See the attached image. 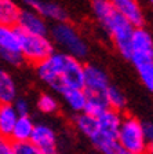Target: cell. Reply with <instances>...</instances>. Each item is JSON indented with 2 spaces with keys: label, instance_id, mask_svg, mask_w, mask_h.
I'll return each mask as SVG.
<instances>
[{
  "label": "cell",
  "instance_id": "obj_1",
  "mask_svg": "<svg viewBox=\"0 0 153 154\" xmlns=\"http://www.w3.org/2000/svg\"><path fill=\"white\" fill-rule=\"evenodd\" d=\"M39 79L58 94L66 90H84V65L62 51H54L36 66Z\"/></svg>",
  "mask_w": 153,
  "mask_h": 154
},
{
  "label": "cell",
  "instance_id": "obj_2",
  "mask_svg": "<svg viewBox=\"0 0 153 154\" xmlns=\"http://www.w3.org/2000/svg\"><path fill=\"white\" fill-rule=\"evenodd\" d=\"M91 10L102 29L112 38L117 52L130 61L132 57L131 37L135 28L116 11L112 0H93Z\"/></svg>",
  "mask_w": 153,
  "mask_h": 154
},
{
  "label": "cell",
  "instance_id": "obj_3",
  "mask_svg": "<svg viewBox=\"0 0 153 154\" xmlns=\"http://www.w3.org/2000/svg\"><path fill=\"white\" fill-rule=\"evenodd\" d=\"M48 36L53 40L54 45L61 48V51L76 58L79 61L84 59L88 55L90 47L87 42L83 38V36L80 35L79 30L68 21L54 23V26L50 28V35Z\"/></svg>",
  "mask_w": 153,
  "mask_h": 154
},
{
  "label": "cell",
  "instance_id": "obj_4",
  "mask_svg": "<svg viewBox=\"0 0 153 154\" xmlns=\"http://www.w3.org/2000/svg\"><path fill=\"white\" fill-rule=\"evenodd\" d=\"M117 142L123 150L130 154H146L148 143L144 135L142 121L132 114L123 116L120 129L117 134Z\"/></svg>",
  "mask_w": 153,
  "mask_h": 154
},
{
  "label": "cell",
  "instance_id": "obj_5",
  "mask_svg": "<svg viewBox=\"0 0 153 154\" xmlns=\"http://www.w3.org/2000/svg\"><path fill=\"white\" fill-rule=\"evenodd\" d=\"M55 51L50 36H32L21 32V54L24 62L37 66Z\"/></svg>",
  "mask_w": 153,
  "mask_h": 154
},
{
  "label": "cell",
  "instance_id": "obj_6",
  "mask_svg": "<svg viewBox=\"0 0 153 154\" xmlns=\"http://www.w3.org/2000/svg\"><path fill=\"white\" fill-rule=\"evenodd\" d=\"M0 59L11 66L24 63L21 54V30L17 26H0Z\"/></svg>",
  "mask_w": 153,
  "mask_h": 154
},
{
  "label": "cell",
  "instance_id": "obj_7",
  "mask_svg": "<svg viewBox=\"0 0 153 154\" xmlns=\"http://www.w3.org/2000/svg\"><path fill=\"white\" fill-rule=\"evenodd\" d=\"M109 85V76L102 67L94 63L84 65V91L87 95H105Z\"/></svg>",
  "mask_w": 153,
  "mask_h": 154
},
{
  "label": "cell",
  "instance_id": "obj_8",
  "mask_svg": "<svg viewBox=\"0 0 153 154\" xmlns=\"http://www.w3.org/2000/svg\"><path fill=\"white\" fill-rule=\"evenodd\" d=\"M30 143L35 144L43 154H59L57 134L50 125L36 124L33 129Z\"/></svg>",
  "mask_w": 153,
  "mask_h": 154
},
{
  "label": "cell",
  "instance_id": "obj_9",
  "mask_svg": "<svg viewBox=\"0 0 153 154\" xmlns=\"http://www.w3.org/2000/svg\"><path fill=\"white\" fill-rule=\"evenodd\" d=\"M17 28L25 35L32 36H48L50 35V28L44 18L39 15L37 13L29 8H24L21 11Z\"/></svg>",
  "mask_w": 153,
  "mask_h": 154
},
{
  "label": "cell",
  "instance_id": "obj_10",
  "mask_svg": "<svg viewBox=\"0 0 153 154\" xmlns=\"http://www.w3.org/2000/svg\"><path fill=\"white\" fill-rule=\"evenodd\" d=\"M24 3H25L26 8L37 13L46 21H54L55 23L68 21L66 10L58 3L44 2V0H24Z\"/></svg>",
  "mask_w": 153,
  "mask_h": 154
},
{
  "label": "cell",
  "instance_id": "obj_11",
  "mask_svg": "<svg viewBox=\"0 0 153 154\" xmlns=\"http://www.w3.org/2000/svg\"><path fill=\"white\" fill-rule=\"evenodd\" d=\"M112 3L116 11L134 28L144 26L145 14L138 0H112Z\"/></svg>",
  "mask_w": 153,
  "mask_h": 154
},
{
  "label": "cell",
  "instance_id": "obj_12",
  "mask_svg": "<svg viewBox=\"0 0 153 154\" xmlns=\"http://www.w3.org/2000/svg\"><path fill=\"white\" fill-rule=\"evenodd\" d=\"M131 48L132 57L153 58V37L148 29L144 26L134 29L131 37Z\"/></svg>",
  "mask_w": 153,
  "mask_h": 154
},
{
  "label": "cell",
  "instance_id": "obj_13",
  "mask_svg": "<svg viewBox=\"0 0 153 154\" xmlns=\"http://www.w3.org/2000/svg\"><path fill=\"white\" fill-rule=\"evenodd\" d=\"M121 121H123V113L108 109L98 117V132L108 138H117Z\"/></svg>",
  "mask_w": 153,
  "mask_h": 154
},
{
  "label": "cell",
  "instance_id": "obj_14",
  "mask_svg": "<svg viewBox=\"0 0 153 154\" xmlns=\"http://www.w3.org/2000/svg\"><path fill=\"white\" fill-rule=\"evenodd\" d=\"M18 96V88L8 70L0 66V103H13Z\"/></svg>",
  "mask_w": 153,
  "mask_h": 154
},
{
  "label": "cell",
  "instance_id": "obj_15",
  "mask_svg": "<svg viewBox=\"0 0 153 154\" xmlns=\"http://www.w3.org/2000/svg\"><path fill=\"white\" fill-rule=\"evenodd\" d=\"M17 120L18 114L13 103H0V138H11Z\"/></svg>",
  "mask_w": 153,
  "mask_h": 154
},
{
  "label": "cell",
  "instance_id": "obj_16",
  "mask_svg": "<svg viewBox=\"0 0 153 154\" xmlns=\"http://www.w3.org/2000/svg\"><path fill=\"white\" fill-rule=\"evenodd\" d=\"M146 90L153 94V58L132 57L130 59Z\"/></svg>",
  "mask_w": 153,
  "mask_h": 154
},
{
  "label": "cell",
  "instance_id": "obj_17",
  "mask_svg": "<svg viewBox=\"0 0 153 154\" xmlns=\"http://www.w3.org/2000/svg\"><path fill=\"white\" fill-rule=\"evenodd\" d=\"M35 122H33L30 116H24L18 117L15 125H14L13 134H11V140L14 143H21V142H30L33 129H35Z\"/></svg>",
  "mask_w": 153,
  "mask_h": 154
},
{
  "label": "cell",
  "instance_id": "obj_18",
  "mask_svg": "<svg viewBox=\"0 0 153 154\" xmlns=\"http://www.w3.org/2000/svg\"><path fill=\"white\" fill-rule=\"evenodd\" d=\"M21 11L14 0H0V26H17Z\"/></svg>",
  "mask_w": 153,
  "mask_h": 154
},
{
  "label": "cell",
  "instance_id": "obj_19",
  "mask_svg": "<svg viewBox=\"0 0 153 154\" xmlns=\"http://www.w3.org/2000/svg\"><path fill=\"white\" fill-rule=\"evenodd\" d=\"M95 146V149L101 154H126L127 151L123 150L120 144H119L116 138H108L105 135H101L97 132L93 138L90 139Z\"/></svg>",
  "mask_w": 153,
  "mask_h": 154
},
{
  "label": "cell",
  "instance_id": "obj_20",
  "mask_svg": "<svg viewBox=\"0 0 153 154\" xmlns=\"http://www.w3.org/2000/svg\"><path fill=\"white\" fill-rule=\"evenodd\" d=\"M73 125L80 134L90 139L98 132V119H95V117L87 114V113H84V112L75 114Z\"/></svg>",
  "mask_w": 153,
  "mask_h": 154
},
{
  "label": "cell",
  "instance_id": "obj_21",
  "mask_svg": "<svg viewBox=\"0 0 153 154\" xmlns=\"http://www.w3.org/2000/svg\"><path fill=\"white\" fill-rule=\"evenodd\" d=\"M61 95L72 112H75L76 114L84 112L87 103V94L84 90H66Z\"/></svg>",
  "mask_w": 153,
  "mask_h": 154
},
{
  "label": "cell",
  "instance_id": "obj_22",
  "mask_svg": "<svg viewBox=\"0 0 153 154\" xmlns=\"http://www.w3.org/2000/svg\"><path fill=\"white\" fill-rule=\"evenodd\" d=\"M105 98L108 102L109 109L116 110L119 113H123L124 109L127 107V98H126L124 92L116 85H109L108 90L105 92Z\"/></svg>",
  "mask_w": 153,
  "mask_h": 154
},
{
  "label": "cell",
  "instance_id": "obj_23",
  "mask_svg": "<svg viewBox=\"0 0 153 154\" xmlns=\"http://www.w3.org/2000/svg\"><path fill=\"white\" fill-rule=\"evenodd\" d=\"M109 109L105 95H87V103L84 107V113L98 119L104 112Z\"/></svg>",
  "mask_w": 153,
  "mask_h": 154
},
{
  "label": "cell",
  "instance_id": "obj_24",
  "mask_svg": "<svg viewBox=\"0 0 153 154\" xmlns=\"http://www.w3.org/2000/svg\"><path fill=\"white\" fill-rule=\"evenodd\" d=\"M36 106L44 114H53V113H55L58 110L59 103H58V99L54 95H51V94H42L37 98Z\"/></svg>",
  "mask_w": 153,
  "mask_h": 154
},
{
  "label": "cell",
  "instance_id": "obj_25",
  "mask_svg": "<svg viewBox=\"0 0 153 154\" xmlns=\"http://www.w3.org/2000/svg\"><path fill=\"white\" fill-rule=\"evenodd\" d=\"M13 106L15 109L18 117H24V116H29V112H30V103L26 98L24 96H17V99L13 102Z\"/></svg>",
  "mask_w": 153,
  "mask_h": 154
},
{
  "label": "cell",
  "instance_id": "obj_26",
  "mask_svg": "<svg viewBox=\"0 0 153 154\" xmlns=\"http://www.w3.org/2000/svg\"><path fill=\"white\" fill-rule=\"evenodd\" d=\"M15 154H43L42 151L36 147L30 142H21V143H14Z\"/></svg>",
  "mask_w": 153,
  "mask_h": 154
},
{
  "label": "cell",
  "instance_id": "obj_27",
  "mask_svg": "<svg viewBox=\"0 0 153 154\" xmlns=\"http://www.w3.org/2000/svg\"><path fill=\"white\" fill-rule=\"evenodd\" d=\"M0 154H15L14 142L8 138H0Z\"/></svg>",
  "mask_w": 153,
  "mask_h": 154
},
{
  "label": "cell",
  "instance_id": "obj_28",
  "mask_svg": "<svg viewBox=\"0 0 153 154\" xmlns=\"http://www.w3.org/2000/svg\"><path fill=\"white\" fill-rule=\"evenodd\" d=\"M142 127H144V135H145V139H146L148 146H153V122L144 121Z\"/></svg>",
  "mask_w": 153,
  "mask_h": 154
},
{
  "label": "cell",
  "instance_id": "obj_29",
  "mask_svg": "<svg viewBox=\"0 0 153 154\" xmlns=\"http://www.w3.org/2000/svg\"><path fill=\"white\" fill-rule=\"evenodd\" d=\"M148 2H149V3H152V4H153V0H148Z\"/></svg>",
  "mask_w": 153,
  "mask_h": 154
},
{
  "label": "cell",
  "instance_id": "obj_30",
  "mask_svg": "<svg viewBox=\"0 0 153 154\" xmlns=\"http://www.w3.org/2000/svg\"><path fill=\"white\" fill-rule=\"evenodd\" d=\"M126 154H130V153H126Z\"/></svg>",
  "mask_w": 153,
  "mask_h": 154
}]
</instances>
